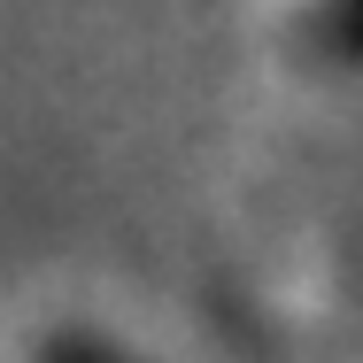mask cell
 <instances>
[{
    "label": "cell",
    "mask_w": 363,
    "mask_h": 363,
    "mask_svg": "<svg viewBox=\"0 0 363 363\" xmlns=\"http://www.w3.org/2000/svg\"><path fill=\"white\" fill-rule=\"evenodd\" d=\"M31 363H132L116 340H101L93 325H70V317H55V325H39L31 333Z\"/></svg>",
    "instance_id": "1"
}]
</instances>
